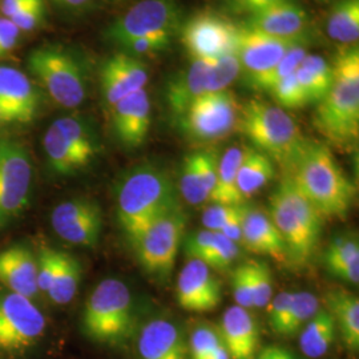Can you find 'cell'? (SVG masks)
I'll return each mask as SVG.
<instances>
[{"label":"cell","mask_w":359,"mask_h":359,"mask_svg":"<svg viewBox=\"0 0 359 359\" xmlns=\"http://www.w3.org/2000/svg\"><path fill=\"white\" fill-rule=\"evenodd\" d=\"M286 1L294 0H224V6L226 11L234 15H255L264 11L276 4H281Z\"/></svg>","instance_id":"obj_49"},{"label":"cell","mask_w":359,"mask_h":359,"mask_svg":"<svg viewBox=\"0 0 359 359\" xmlns=\"http://www.w3.org/2000/svg\"><path fill=\"white\" fill-rule=\"evenodd\" d=\"M318 309V298L316 295L306 292L293 293L290 308L283 322L280 335L293 337L298 332H301Z\"/></svg>","instance_id":"obj_37"},{"label":"cell","mask_w":359,"mask_h":359,"mask_svg":"<svg viewBox=\"0 0 359 359\" xmlns=\"http://www.w3.org/2000/svg\"><path fill=\"white\" fill-rule=\"evenodd\" d=\"M237 123L256 151L266 154L283 168L292 161L306 140L283 108L262 100L245 104Z\"/></svg>","instance_id":"obj_6"},{"label":"cell","mask_w":359,"mask_h":359,"mask_svg":"<svg viewBox=\"0 0 359 359\" xmlns=\"http://www.w3.org/2000/svg\"><path fill=\"white\" fill-rule=\"evenodd\" d=\"M274 164L266 154L246 149L237 173V187L246 200L264 188L274 176Z\"/></svg>","instance_id":"obj_33"},{"label":"cell","mask_w":359,"mask_h":359,"mask_svg":"<svg viewBox=\"0 0 359 359\" xmlns=\"http://www.w3.org/2000/svg\"><path fill=\"white\" fill-rule=\"evenodd\" d=\"M238 255V244L233 243L229 238L222 236L219 231H216L213 244L203 262L212 270H226L231 268Z\"/></svg>","instance_id":"obj_40"},{"label":"cell","mask_w":359,"mask_h":359,"mask_svg":"<svg viewBox=\"0 0 359 359\" xmlns=\"http://www.w3.org/2000/svg\"><path fill=\"white\" fill-rule=\"evenodd\" d=\"M32 176L26 147L13 139H0V229L10 226L26 212Z\"/></svg>","instance_id":"obj_10"},{"label":"cell","mask_w":359,"mask_h":359,"mask_svg":"<svg viewBox=\"0 0 359 359\" xmlns=\"http://www.w3.org/2000/svg\"><path fill=\"white\" fill-rule=\"evenodd\" d=\"M208 60H193L191 67L177 74L168 83L165 97L168 107L176 117H181L191 104L208 93L206 90Z\"/></svg>","instance_id":"obj_27"},{"label":"cell","mask_w":359,"mask_h":359,"mask_svg":"<svg viewBox=\"0 0 359 359\" xmlns=\"http://www.w3.org/2000/svg\"><path fill=\"white\" fill-rule=\"evenodd\" d=\"M215 234H216V231L203 229V231H196V233H191L187 237L184 246H185L187 255L191 257V259H198L201 262L204 261L210 246L213 244Z\"/></svg>","instance_id":"obj_48"},{"label":"cell","mask_w":359,"mask_h":359,"mask_svg":"<svg viewBox=\"0 0 359 359\" xmlns=\"http://www.w3.org/2000/svg\"><path fill=\"white\" fill-rule=\"evenodd\" d=\"M0 123H1V117H0Z\"/></svg>","instance_id":"obj_58"},{"label":"cell","mask_w":359,"mask_h":359,"mask_svg":"<svg viewBox=\"0 0 359 359\" xmlns=\"http://www.w3.org/2000/svg\"><path fill=\"white\" fill-rule=\"evenodd\" d=\"M185 226L187 215L180 208L157 218L130 243L147 273L167 280L175 268Z\"/></svg>","instance_id":"obj_9"},{"label":"cell","mask_w":359,"mask_h":359,"mask_svg":"<svg viewBox=\"0 0 359 359\" xmlns=\"http://www.w3.org/2000/svg\"><path fill=\"white\" fill-rule=\"evenodd\" d=\"M283 169L285 176L292 180L322 218L347 217L357 188L339 167L327 145L305 140Z\"/></svg>","instance_id":"obj_1"},{"label":"cell","mask_w":359,"mask_h":359,"mask_svg":"<svg viewBox=\"0 0 359 359\" xmlns=\"http://www.w3.org/2000/svg\"><path fill=\"white\" fill-rule=\"evenodd\" d=\"M182 10L177 0H142L117 18L104 35L114 44L147 35H176L181 28Z\"/></svg>","instance_id":"obj_12"},{"label":"cell","mask_w":359,"mask_h":359,"mask_svg":"<svg viewBox=\"0 0 359 359\" xmlns=\"http://www.w3.org/2000/svg\"><path fill=\"white\" fill-rule=\"evenodd\" d=\"M47 320L32 299L11 292L0 294V354L20 355L43 338Z\"/></svg>","instance_id":"obj_11"},{"label":"cell","mask_w":359,"mask_h":359,"mask_svg":"<svg viewBox=\"0 0 359 359\" xmlns=\"http://www.w3.org/2000/svg\"><path fill=\"white\" fill-rule=\"evenodd\" d=\"M180 31L181 41L194 60L237 55L241 26L217 13H197Z\"/></svg>","instance_id":"obj_13"},{"label":"cell","mask_w":359,"mask_h":359,"mask_svg":"<svg viewBox=\"0 0 359 359\" xmlns=\"http://www.w3.org/2000/svg\"><path fill=\"white\" fill-rule=\"evenodd\" d=\"M231 292L236 299V305L250 310L253 306V286L250 261L238 265L231 274Z\"/></svg>","instance_id":"obj_44"},{"label":"cell","mask_w":359,"mask_h":359,"mask_svg":"<svg viewBox=\"0 0 359 359\" xmlns=\"http://www.w3.org/2000/svg\"><path fill=\"white\" fill-rule=\"evenodd\" d=\"M310 16L295 1L276 4L250 15L244 27L271 38L304 44L310 31Z\"/></svg>","instance_id":"obj_19"},{"label":"cell","mask_w":359,"mask_h":359,"mask_svg":"<svg viewBox=\"0 0 359 359\" xmlns=\"http://www.w3.org/2000/svg\"><path fill=\"white\" fill-rule=\"evenodd\" d=\"M46 3L44 0H34L19 13H15L10 20L20 32H29L36 29L44 20Z\"/></svg>","instance_id":"obj_46"},{"label":"cell","mask_w":359,"mask_h":359,"mask_svg":"<svg viewBox=\"0 0 359 359\" xmlns=\"http://www.w3.org/2000/svg\"><path fill=\"white\" fill-rule=\"evenodd\" d=\"M292 297H293V293L283 292V293L276 295L274 298H271V301L269 302L270 326H271L273 332L278 334V335H280L283 322H285V318H286L287 311H289V308H290Z\"/></svg>","instance_id":"obj_50"},{"label":"cell","mask_w":359,"mask_h":359,"mask_svg":"<svg viewBox=\"0 0 359 359\" xmlns=\"http://www.w3.org/2000/svg\"><path fill=\"white\" fill-rule=\"evenodd\" d=\"M269 92L276 103L283 109H298L310 103L306 92L297 80L295 72L278 81Z\"/></svg>","instance_id":"obj_39"},{"label":"cell","mask_w":359,"mask_h":359,"mask_svg":"<svg viewBox=\"0 0 359 359\" xmlns=\"http://www.w3.org/2000/svg\"><path fill=\"white\" fill-rule=\"evenodd\" d=\"M245 151L241 147H231L218 160L217 182L209 200L213 204H244L245 200L237 187V173Z\"/></svg>","instance_id":"obj_29"},{"label":"cell","mask_w":359,"mask_h":359,"mask_svg":"<svg viewBox=\"0 0 359 359\" xmlns=\"http://www.w3.org/2000/svg\"><path fill=\"white\" fill-rule=\"evenodd\" d=\"M40 95L26 74L13 67H0L1 123L28 124L38 117Z\"/></svg>","instance_id":"obj_17"},{"label":"cell","mask_w":359,"mask_h":359,"mask_svg":"<svg viewBox=\"0 0 359 359\" xmlns=\"http://www.w3.org/2000/svg\"><path fill=\"white\" fill-rule=\"evenodd\" d=\"M269 216L286 245L287 258L298 266L309 264L320 244L322 217L286 176L270 197Z\"/></svg>","instance_id":"obj_4"},{"label":"cell","mask_w":359,"mask_h":359,"mask_svg":"<svg viewBox=\"0 0 359 359\" xmlns=\"http://www.w3.org/2000/svg\"><path fill=\"white\" fill-rule=\"evenodd\" d=\"M337 326L327 309H318L299 335V347L309 358H321L335 341Z\"/></svg>","instance_id":"obj_30"},{"label":"cell","mask_w":359,"mask_h":359,"mask_svg":"<svg viewBox=\"0 0 359 359\" xmlns=\"http://www.w3.org/2000/svg\"><path fill=\"white\" fill-rule=\"evenodd\" d=\"M327 35L341 44H357L359 0H338L327 18Z\"/></svg>","instance_id":"obj_34"},{"label":"cell","mask_w":359,"mask_h":359,"mask_svg":"<svg viewBox=\"0 0 359 359\" xmlns=\"http://www.w3.org/2000/svg\"><path fill=\"white\" fill-rule=\"evenodd\" d=\"M323 262L334 277L348 283L359 281V244L357 238H338L327 246Z\"/></svg>","instance_id":"obj_31"},{"label":"cell","mask_w":359,"mask_h":359,"mask_svg":"<svg viewBox=\"0 0 359 359\" xmlns=\"http://www.w3.org/2000/svg\"><path fill=\"white\" fill-rule=\"evenodd\" d=\"M221 341L217 327L210 325H201L193 330L188 354L191 359H210Z\"/></svg>","instance_id":"obj_41"},{"label":"cell","mask_w":359,"mask_h":359,"mask_svg":"<svg viewBox=\"0 0 359 359\" xmlns=\"http://www.w3.org/2000/svg\"><path fill=\"white\" fill-rule=\"evenodd\" d=\"M83 268L76 257L60 250L59 265L47 295L55 305H67L76 295Z\"/></svg>","instance_id":"obj_35"},{"label":"cell","mask_w":359,"mask_h":359,"mask_svg":"<svg viewBox=\"0 0 359 359\" xmlns=\"http://www.w3.org/2000/svg\"><path fill=\"white\" fill-rule=\"evenodd\" d=\"M137 353L140 359H187L188 344L176 323L160 318L142 327Z\"/></svg>","instance_id":"obj_25"},{"label":"cell","mask_w":359,"mask_h":359,"mask_svg":"<svg viewBox=\"0 0 359 359\" xmlns=\"http://www.w3.org/2000/svg\"><path fill=\"white\" fill-rule=\"evenodd\" d=\"M325 304L333 316L335 326L350 350L357 351L359 347V299L357 295L337 289L325 297Z\"/></svg>","instance_id":"obj_28"},{"label":"cell","mask_w":359,"mask_h":359,"mask_svg":"<svg viewBox=\"0 0 359 359\" xmlns=\"http://www.w3.org/2000/svg\"><path fill=\"white\" fill-rule=\"evenodd\" d=\"M177 302L191 313H209L222 301V285L206 264L191 259L180 271L177 278Z\"/></svg>","instance_id":"obj_16"},{"label":"cell","mask_w":359,"mask_h":359,"mask_svg":"<svg viewBox=\"0 0 359 359\" xmlns=\"http://www.w3.org/2000/svg\"><path fill=\"white\" fill-rule=\"evenodd\" d=\"M180 208L172 180L167 172L154 165L130 170L116 194L117 219L130 243L157 218Z\"/></svg>","instance_id":"obj_3"},{"label":"cell","mask_w":359,"mask_h":359,"mask_svg":"<svg viewBox=\"0 0 359 359\" xmlns=\"http://www.w3.org/2000/svg\"><path fill=\"white\" fill-rule=\"evenodd\" d=\"M241 74V65L237 55H222L217 59L208 60L206 90L208 93L226 90Z\"/></svg>","instance_id":"obj_38"},{"label":"cell","mask_w":359,"mask_h":359,"mask_svg":"<svg viewBox=\"0 0 359 359\" xmlns=\"http://www.w3.org/2000/svg\"><path fill=\"white\" fill-rule=\"evenodd\" d=\"M31 1L34 0H1L0 10L4 18L10 19L15 13H19L22 8L28 6Z\"/></svg>","instance_id":"obj_54"},{"label":"cell","mask_w":359,"mask_h":359,"mask_svg":"<svg viewBox=\"0 0 359 359\" xmlns=\"http://www.w3.org/2000/svg\"><path fill=\"white\" fill-rule=\"evenodd\" d=\"M333 72V84L316 109L314 126L327 142L350 149L359 137L358 47L339 52Z\"/></svg>","instance_id":"obj_2"},{"label":"cell","mask_w":359,"mask_h":359,"mask_svg":"<svg viewBox=\"0 0 359 359\" xmlns=\"http://www.w3.org/2000/svg\"><path fill=\"white\" fill-rule=\"evenodd\" d=\"M252 286H253V306L265 308L273 297V277L269 266L261 261H250Z\"/></svg>","instance_id":"obj_42"},{"label":"cell","mask_w":359,"mask_h":359,"mask_svg":"<svg viewBox=\"0 0 359 359\" xmlns=\"http://www.w3.org/2000/svg\"><path fill=\"white\" fill-rule=\"evenodd\" d=\"M253 359H298L294 353L283 346H268L258 350Z\"/></svg>","instance_id":"obj_53"},{"label":"cell","mask_w":359,"mask_h":359,"mask_svg":"<svg viewBox=\"0 0 359 359\" xmlns=\"http://www.w3.org/2000/svg\"><path fill=\"white\" fill-rule=\"evenodd\" d=\"M310 103H320L333 84V65L318 55H306L295 71Z\"/></svg>","instance_id":"obj_32"},{"label":"cell","mask_w":359,"mask_h":359,"mask_svg":"<svg viewBox=\"0 0 359 359\" xmlns=\"http://www.w3.org/2000/svg\"><path fill=\"white\" fill-rule=\"evenodd\" d=\"M218 157L213 151H200L185 157L179 188L184 200L191 205H200L210 200L217 182Z\"/></svg>","instance_id":"obj_22"},{"label":"cell","mask_w":359,"mask_h":359,"mask_svg":"<svg viewBox=\"0 0 359 359\" xmlns=\"http://www.w3.org/2000/svg\"><path fill=\"white\" fill-rule=\"evenodd\" d=\"M173 36L167 34H156L147 35L140 38L130 39L121 43L118 47L123 48L124 53L130 56H142V55H154L160 52L167 51L172 44Z\"/></svg>","instance_id":"obj_43"},{"label":"cell","mask_w":359,"mask_h":359,"mask_svg":"<svg viewBox=\"0 0 359 359\" xmlns=\"http://www.w3.org/2000/svg\"><path fill=\"white\" fill-rule=\"evenodd\" d=\"M53 1L65 10H81L88 7L92 3V0H53Z\"/></svg>","instance_id":"obj_55"},{"label":"cell","mask_w":359,"mask_h":359,"mask_svg":"<svg viewBox=\"0 0 359 359\" xmlns=\"http://www.w3.org/2000/svg\"><path fill=\"white\" fill-rule=\"evenodd\" d=\"M245 246L257 255H266L277 262H286L287 250L269 213L262 209H245L243 219V241Z\"/></svg>","instance_id":"obj_26"},{"label":"cell","mask_w":359,"mask_h":359,"mask_svg":"<svg viewBox=\"0 0 359 359\" xmlns=\"http://www.w3.org/2000/svg\"><path fill=\"white\" fill-rule=\"evenodd\" d=\"M52 229L67 243L86 248L99 244L103 231V212L90 198H72L60 203L51 213Z\"/></svg>","instance_id":"obj_15"},{"label":"cell","mask_w":359,"mask_h":359,"mask_svg":"<svg viewBox=\"0 0 359 359\" xmlns=\"http://www.w3.org/2000/svg\"><path fill=\"white\" fill-rule=\"evenodd\" d=\"M245 209L246 205L241 212H238L234 217H231L219 231L222 236H225L236 244H240L243 241V219H244Z\"/></svg>","instance_id":"obj_52"},{"label":"cell","mask_w":359,"mask_h":359,"mask_svg":"<svg viewBox=\"0 0 359 359\" xmlns=\"http://www.w3.org/2000/svg\"><path fill=\"white\" fill-rule=\"evenodd\" d=\"M27 67L52 100L60 107L77 108L86 100L84 69L72 52L60 46H41L29 52Z\"/></svg>","instance_id":"obj_7"},{"label":"cell","mask_w":359,"mask_h":359,"mask_svg":"<svg viewBox=\"0 0 359 359\" xmlns=\"http://www.w3.org/2000/svg\"><path fill=\"white\" fill-rule=\"evenodd\" d=\"M185 132L198 142L228 136L238 121V107L231 90L206 93L196 99L180 117Z\"/></svg>","instance_id":"obj_14"},{"label":"cell","mask_w":359,"mask_h":359,"mask_svg":"<svg viewBox=\"0 0 359 359\" xmlns=\"http://www.w3.org/2000/svg\"><path fill=\"white\" fill-rule=\"evenodd\" d=\"M148 79V68L137 57L124 52L115 53L104 62L100 71L104 104L111 109L121 99L144 90Z\"/></svg>","instance_id":"obj_18"},{"label":"cell","mask_w":359,"mask_h":359,"mask_svg":"<svg viewBox=\"0 0 359 359\" xmlns=\"http://www.w3.org/2000/svg\"><path fill=\"white\" fill-rule=\"evenodd\" d=\"M306 55H308L306 48L304 46H297L287 52L274 67H271L270 69L259 74V75L245 79V83L248 87H250L253 90L269 92L278 81L294 74Z\"/></svg>","instance_id":"obj_36"},{"label":"cell","mask_w":359,"mask_h":359,"mask_svg":"<svg viewBox=\"0 0 359 359\" xmlns=\"http://www.w3.org/2000/svg\"><path fill=\"white\" fill-rule=\"evenodd\" d=\"M210 359H231V355H229V353H228V350H226V347H225L222 341H219V344L216 347L215 353L212 354Z\"/></svg>","instance_id":"obj_56"},{"label":"cell","mask_w":359,"mask_h":359,"mask_svg":"<svg viewBox=\"0 0 359 359\" xmlns=\"http://www.w3.org/2000/svg\"><path fill=\"white\" fill-rule=\"evenodd\" d=\"M221 341L231 359H253L259 348V332L252 313L241 306H231L221 318L218 327Z\"/></svg>","instance_id":"obj_24"},{"label":"cell","mask_w":359,"mask_h":359,"mask_svg":"<svg viewBox=\"0 0 359 359\" xmlns=\"http://www.w3.org/2000/svg\"><path fill=\"white\" fill-rule=\"evenodd\" d=\"M20 31L13 22L4 16H0V57L10 53L18 44Z\"/></svg>","instance_id":"obj_51"},{"label":"cell","mask_w":359,"mask_h":359,"mask_svg":"<svg viewBox=\"0 0 359 359\" xmlns=\"http://www.w3.org/2000/svg\"><path fill=\"white\" fill-rule=\"evenodd\" d=\"M43 147L48 167L56 176H72L86 169L100 152L95 130L75 116L55 120L44 135Z\"/></svg>","instance_id":"obj_8"},{"label":"cell","mask_w":359,"mask_h":359,"mask_svg":"<svg viewBox=\"0 0 359 359\" xmlns=\"http://www.w3.org/2000/svg\"><path fill=\"white\" fill-rule=\"evenodd\" d=\"M320 1H329V0H320Z\"/></svg>","instance_id":"obj_57"},{"label":"cell","mask_w":359,"mask_h":359,"mask_svg":"<svg viewBox=\"0 0 359 359\" xmlns=\"http://www.w3.org/2000/svg\"><path fill=\"white\" fill-rule=\"evenodd\" d=\"M244 204L237 205H224V204H215L209 206L203 213V225L208 231H219L222 226L234 217L238 212L244 209Z\"/></svg>","instance_id":"obj_47"},{"label":"cell","mask_w":359,"mask_h":359,"mask_svg":"<svg viewBox=\"0 0 359 359\" xmlns=\"http://www.w3.org/2000/svg\"><path fill=\"white\" fill-rule=\"evenodd\" d=\"M297 46V41L271 38L241 26L237 57L245 79L256 76L277 65L283 56Z\"/></svg>","instance_id":"obj_20"},{"label":"cell","mask_w":359,"mask_h":359,"mask_svg":"<svg viewBox=\"0 0 359 359\" xmlns=\"http://www.w3.org/2000/svg\"><path fill=\"white\" fill-rule=\"evenodd\" d=\"M83 332L93 342L118 346L133 332V298L120 280L107 278L90 295L83 311Z\"/></svg>","instance_id":"obj_5"},{"label":"cell","mask_w":359,"mask_h":359,"mask_svg":"<svg viewBox=\"0 0 359 359\" xmlns=\"http://www.w3.org/2000/svg\"><path fill=\"white\" fill-rule=\"evenodd\" d=\"M0 285L29 299L38 295V261L29 248L13 245L0 250Z\"/></svg>","instance_id":"obj_23"},{"label":"cell","mask_w":359,"mask_h":359,"mask_svg":"<svg viewBox=\"0 0 359 359\" xmlns=\"http://www.w3.org/2000/svg\"><path fill=\"white\" fill-rule=\"evenodd\" d=\"M111 111L117 140L132 149L142 145L151 126V102L147 90H137L121 99Z\"/></svg>","instance_id":"obj_21"},{"label":"cell","mask_w":359,"mask_h":359,"mask_svg":"<svg viewBox=\"0 0 359 359\" xmlns=\"http://www.w3.org/2000/svg\"><path fill=\"white\" fill-rule=\"evenodd\" d=\"M59 258H60V250L52 249L48 246H41L39 249L38 256H36L39 292L44 294L48 293L57 270Z\"/></svg>","instance_id":"obj_45"}]
</instances>
